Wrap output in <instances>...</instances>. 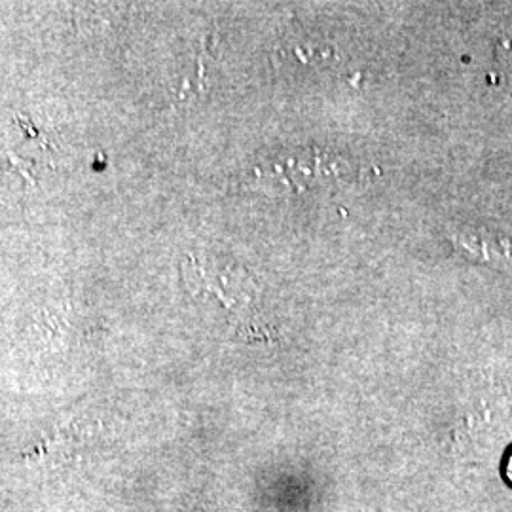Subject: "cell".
Listing matches in <instances>:
<instances>
[{"instance_id": "2", "label": "cell", "mask_w": 512, "mask_h": 512, "mask_svg": "<svg viewBox=\"0 0 512 512\" xmlns=\"http://www.w3.org/2000/svg\"><path fill=\"white\" fill-rule=\"evenodd\" d=\"M509 463H511V467H509V475H511V478H512V456H511V461H509Z\"/></svg>"}, {"instance_id": "1", "label": "cell", "mask_w": 512, "mask_h": 512, "mask_svg": "<svg viewBox=\"0 0 512 512\" xmlns=\"http://www.w3.org/2000/svg\"><path fill=\"white\" fill-rule=\"evenodd\" d=\"M499 59H501V63H503L505 67H509V71L512 73V40L503 42V46H501V54H499Z\"/></svg>"}]
</instances>
